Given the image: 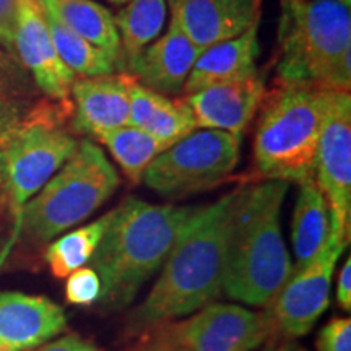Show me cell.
<instances>
[{
    "label": "cell",
    "mask_w": 351,
    "mask_h": 351,
    "mask_svg": "<svg viewBox=\"0 0 351 351\" xmlns=\"http://www.w3.org/2000/svg\"><path fill=\"white\" fill-rule=\"evenodd\" d=\"M236 195L238 189L191 215L161 265L160 278L132 313L130 333L142 335L194 314L221 295Z\"/></svg>",
    "instance_id": "cell-1"
},
{
    "label": "cell",
    "mask_w": 351,
    "mask_h": 351,
    "mask_svg": "<svg viewBox=\"0 0 351 351\" xmlns=\"http://www.w3.org/2000/svg\"><path fill=\"white\" fill-rule=\"evenodd\" d=\"M288 189L285 181H261L238 189L223 283V293L231 300L270 306L291 276V257L280 225Z\"/></svg>",
    "instance_id": "cell-2"
},
{
    "label": "cell",
    "mask_w": 351,
    "mask_h": 351,
    "mask_svg": "<svg viewBox=\"0 0 351 351\" xmlns=\"http://www.w3.org/2000/svg\"><path fill=\"white\" fill-rule=\"evenodd\" d=\"M194 207L156 205L135 197L109 212L103 239L90 258L101 280V304L121 309L161 269Z\"/></svg>",
    "instance_id": "cell-3"
},
{
    "label": "cell",
    "mask_w": 351,
    "mask_h": 351,
    "mask_svg": "<svg viewBox=\"0 0 351 351\" xmlns=\"http://www.w3.org/2000/svg\"><path fill=\"white\" fill-rule=\"evenodd\" d=\"M275 69V82L350 91L351 7L337 0H280Z\"/></svg>",
    "instance_id": "cell-4"
},
{
    "label": "cell",
    "mask_w": 351,
    "mask_h": 351,
    "mask_svg": "<svg viewBox=\"0 0 351 351\" xmlns=\"http://www.w3.org/2000/svg\"><path fill=\"white\" fill-rule=\"evenodd\" d=\"M332 90L275 82L258 108L254 163L262 181L302 182L314 161Z\"/></svg>",
    "instance_id": "cell-5"
},
{
    "label": "cell",
    "mask_w": 351,
    "mask_h": 351,
    "mask_svg": "<svg viewBox=\"0 0 351 351\" xmlns=\"http://www.w3.org/2000/svg\"><path fill=\"white\" fill-rule=\"evenodd\" d=\"M119 184L104 152L91 140H82L67 163L16 215V234L33 245L49 243L103 207Z\"/></svg>",
    "instance_id": "cell-6"
},
{
    "label": "cell",
    "mask_w": 351,
    "mask_h": 351,
    "mask_svg": "<svg viewBox=\"0 0 351 351\" xmlns=\"http://www.w3.org/2000/svg\"><path fill=\"white\" fill-rule=\"evenodd\" d=\"M243 137L225 130L197 129L158 155L145 171L148 189L169 199L217 187L238 168Z\"/></svg>",
    "instance_id": "cell-7"
},
{
    "label": "cell",
    "mask_w": 351,
    "mask_h": 351,
    "mask_svg": "<svg viewBox=\"0 0 351 351\" xmlns=\"http://www.w3.org/2000/svg\"><path fill=\"white\" fill-rule=\"evenodd\" d=\"M69 112L72 108L33 106L28 119L3 147L13 218L75 153L77 138L60 125Z\"/></svg>",
    "instance_id": "cell-8"
},
{
    "label": "cell",
    "mask_w": 351,
    "mask_h": 351,
    "mask_svg": "<svg viewBox=\"0 0 351 351\" xmlns=\"http://www.w3.org/2000/svg\"><path fill=\"white\" fill-rule=\"evenodd\" d=\"M147 332L184 351H254L278 333L269 311L254 313L223 302H210L187 319Z\"/></svg>",
    "instance_id": "cell-9"
},
{
    "label": "cell",
    "mask_w": 351,
    "mask_h": 351,
    "mask_svg": "<svg viewBox=\"0 0 351 351\" xmlns=\"http://www.w3.org/2000/svg\"><path fill=\"white\" fill-rule=\"evenodd\" d=\"M314 179L326 195L332 230L350 243L351 230V93L333 91L314 161Z\"/></svg>",
    "instance_id": "cell-10"
},
{
    "label": "cell",
    "mask_w": 351,
    "mask_h": 351,
    "mask_svg": "<svg viewBox=\"0 0 351 351\" xmlns=\"http://www.w3.org/2000/svg\"><path fill=\"white\" fill-rule=\"evenodd\" d=\"M346 245L348 243L332 230L317 256L302 269L293 270L269 309L276 332L288 339H298L311 332L330 302L333 270Z\"/></svg>",
    "instance_id": "cell-11"
},
{
    "label": "cell",
    "mask_w": 351,
    "mask_h": 351,
    "mask_svg": "<svg viewBox=\"0 0 351 351\" xmlns=\"http://www.w3.org/2000/svg\"><path fill=\"white\" fill-rule=\"evenodd\" d=\"M15 54L44 95L60 103H69L77 75L57 54L41 0H20Z\"/></svg>",
    "instance_id": "cell-12"
},
{
    "label": "cell",
    "mask_w": 351,
    "mask_h": 351,
    "mask_svg": "<svg viewBox=\"0 0 351 351\" xmlns=\"http://www.w3.org/2000/svg\"><path fill=\"white\" fill-rule=\"evenodd\" d=\"M262 72L213 85L184 96L197 124V129L225 130L239 135L247 130L265 95Z\"/></svg>",
    "instance_id": "cell-13"
},
{
    "label": "cell",
    "mask_w": 351,
    "mask_h": 351,
    "mask_svg": "<svg viewBox=\"0 0 351 351\" xmlns=\"http://www.w3.org/2000/svg\"><path fill=\"white\" fill-rule=\"evenodd\" d=\"M171 21L200 49L243 34L261 20L262 0H168Z\"/></svg>",
    "instance_id": "cell-14"
},
{
    "label": "cell",
    "mask_w": 351,
    "mask_h": 351,
    "mask_svg": "<svg viewBox=\"0 0 351 351\" xmlns=\"http://www.w3.org/2000/svg\"><path fill=\"white\" fill-rule=\"evenodd\" d=\"M202 51L169 21L163 36L143 47L122 70L140 85L169 98L181 93Z\"/></svg>",
    "instance_id": "cell-15"
},
{
    "label": "cell",
    "mask_w": 351,
    "mask_h": 351,
    "mask_svg": "<svg viewBox=\"0 0 351 351\" xmlns=\"http://www.w3.org/2000/svg\"><path fill=\"white\" fill-rule=\"evenodd\" d=\"M65 328L64 309L49 298L0 291V351H32Z\"/></svg>",
    "instance_id": "cell-16"
},
{
    "label": "cell",
    "mask_w": 351,
    "mask_h": 351,
    "mask_svg": "<svg viewBox=\"0 0 351 351\" xmlns=\"http://www.w3.org/2000/svg\"><path fill=\"white\" fill-rule=\"evenodd\" d=\"M129 82L127 73L77 78L70 91L75 130L98 140L129 124Z\"/></svg>",
    "instance_id": "cell-17"
},
{
    "label": "cell",
    "mask_w": 351,
    "mask_h": 351,
    "mask_svg": "<svg viewBox=\"0 0 351 351\" xmlns=\"http://www.w3.org/2000/svg\"><path fill=\"white\" fill-rule=\"evenodd\" d=\"M258 25L261 20L249 26L239 36L217 43L202 51L182 88L184 93H197L204 88L238 80L256 72V62L261 52Z\"/></svg>",
    "instance_id": "cell-18"
},
{
    "label": "cell",
    "mask_w": 351,
    "mask_h": 351,
    "mask_svg": "<svg viewBox=\"0 0 351 351\" xmlns=\"http://www.w3.org/2000/svg\"><path fill=\"white\" fill-rule=\"evenodd\" d=\"M129 124L168 145L197 130L194 114L184 99H171L150 88L129 82Z\"/></svg>",
    "instance_id": "cell-19"
},
{
    "label": "cell",
    "mask_w": 351,
    "mask_h": 351,
    "mask_svg": "<svg viewBox=\"0 0 351 351\" xmlns=\"http://www.w3.org/2000/svg\"><path fill=\"white\" fill-rule=\"evenodd\" d=\"M332 232V213L326 195L314 178L300 182L293 213L291 241L296 263L293 270L307 265L320 252Z\"/></svg>",
    "instance_id": "cell-20"
},
{
    "label": "cell",
    "mask_w": 351,
    "mask_h": 351,
    "mask_svg": "<svg viewBox=\"0 0 351 351\" xmlns=\"http://www.w3.org/2000/svg\"><path fill=\"white\" fill-rule=\"evenodd\" d=\"M65 26L111 56L121 69V36L112 13L95 0H41Z\"/></svg>",
    "instance_id": "cell-21"
},
{
    "label": "cell",
    "mask_w": 351,
    "mask_h": 351,
    "mask_svg": "<svg viewBox=\"0 0 351 351\" xmlns=\"http://www.w3.org/2000/svg\"><path fill=\"white\" fill-rule=\"evenodd\" d=\"M168 0H129L114 16L121 36V69L163 32Z\"/></svg>",
    "instance_id": "cell-22"
},
{
    "label": "cell",
    "mask_w": 351,
    "mask_h": 351,
    "mask_svg": "<svg viewBox=\"0 0 351 351\" xmlns=\"http://www.w3.org/2000/svg\"><path fill=\"white\" fill-rule=\"evenodd\" d=\"M43 8L57 54L77 78L112 75L119 70V64L111 56L73 33L49 8L44 5Z\"/></svg>",
    "instance_id": "cell-23"
},
{
    "label": "cell",
    "mask_w": 351,
    "mask_h": 351,
    "mask_svg": "<svg viewBox=\"0 0 351 351\" xmlns=\"http://www.w3.org/2000/svg\"><path fill=\"white\" fill-rule=\"evenodd\" d=\"M98 142L108 148L132 184L142 182L145 171L153 160L169 148L161 140L130 124L108 132L98 138Z\"/></svg>",
    "instance_id": "cell-24"
},
{
    "label": "cell",
    "mask_w": 351,
    "mask_h": 351,
    "mask_svg": "<svg viewBox=\"0 0 351 351\" xmlns=\"http://www.w3.org/2000/svg\"><path fill=\"white\" fill-rule=\"evenodd\" d=\"M109 217L111 215L108 212L96 221L88 223L69 234L60 236L59 239L47 245L44 258L56 278H65L73 270L80 269L86 262H90L106 232Z\"/></svg>",
    "instance_id": "cell-25"
},
{
    "label": "cell",
    "mask_w": 351,
    "mask_h": 351,
    "mask_svg": "<svg viewBox=\"0 0 351 351\" xmlns=\"http://www.w3.org/2000/svg\"><path fill=\"white\" fill-rule=\"evenodd\" d=\"M34 95V82L20 59L0 49V98L28 101Z\"/></svg>",
    "instance_id": "cell-26"
},
{
    "label": "cell",
    "mask_w": 351,
    "mask_h": 351,
    "mask_svg": "<svg viewBox=\"0 0 351 351\" xmlns=\"http://www.w3.org/2000/svg\"><path fill=\"white\" fill-rule=\"evenodd\" d=\"M65 283V300L75 306H91L101 298V280L91 267L73 270Z\"/></svg>",
    "instance_id": "cell-27"
},
{
    "label": "cell",
    "mask_w": 351,
    "mask_h": 351,
    "mask_svg": "<svg viewBox=\"0 0 351 351\" xmlns=\"http://www.w3.org/2000/svg\"><path fill=\"white\" fill-rule=\"evenodd\" d=\"M32 109L29 101L0 98V148L5 147L15 132L23 125Z\"/></svg>",
    "instance_id": "cell-28"
},
{
    "label": "cell",
    "mask_w": 351,
    "mask_h": 351,
    "mask_svg": "<svg viewBox=\"0 0 351 351\" xmlns=\"http://www.w3.org/2000/svg\"><path fill=\"white\" fill-rule=\"evenodd\" d=\"M319 351H351V320L348 317L330 319L317 339Z\"/></svg>",
    "instance_id": "cell-29"
},
{
    "label": "cell",
    "mask_w": 351,
    "mask_h": 351,
    "mask_svg": "<svg viewBox=\"0 0 351 351\" xmlns=\"http://www.w3.org/2000/svg\"><path fill=\"white\" fill-rule=\"evenodd\" d=\"M20 0H0V47L15 54V34L19 26Z\"/></svg>",
    "instance_id": "cell-30"
},
{
    "label": "cell",
    "mask_w": 351,
    "mask_h": 351,
    "mask_svg": "<svg viewBox=\"0 0 351 351\" xmlns=\"http://www.w3.org/2000/svg\"><path fill=\"white\" fill-rule=\"evenodd\" d=\"M32 351H101L99 348L91 343V341H86L80 339L78 335H65L62 339L49 341V343H44L38 348Z\"/></svg>",
    "instance_id": "cell-31"
},
{
    "label": "cell",
    "mask_w": 351,
    "mask_h": 351,
    "mask_svg": "<svg viewBox=\"0 0 351 351\" xmlns=\"http://www.w3.org/2000/svg\"><path fill=\"white\" fill-rule=\"evenodd\" d=\"M337 300L346 313L351 311V258H346L345 265L341 267L339 283H337Z\"/></svg>",
    "instance_id": "cell-32"
},
{
    "label": "cell",
    "mask_w": 351,
    "mask_h": 351,
    "mask_svg": "<svg viewBox=\"0 0 351 351\" xmlns=\"http://www.w3.org/2000/svg\"><path fill=\"white\" fill-rule=\"evenodd\" d=\"M130 351H184L169 341L161 339V337L155 335L152 332L142 333V339L135 343L134 348Z\"/></svg>",
    "instance_id": "cell-33"
},
{
    "label": "cell",
    "mask_w": 351,
    "mask_h": 351,
    "mask_svg": "<svg viewBox=\"0 0 351 351\" xmlns=\"http://www.w3.org/2000/svg\"><path fill=\"white\" fill-rule=\"evenodd\" d=\"M7 213H12L10 184H8L5 153H3V148H0V217Z\"/></svg>",
    "instance_id": "cell-34"
},
{
    "label": "cell",
    "mask_w": 351,
    "mask_h": 351,
    "mask_svg": "<svg viewBox=\"0 0 351 351\" xmlns=\"http://www.w3.org/2000/svg\"><path fill=\"white\" fill-rule=\"evenodd\" d=\"M5 245H7V238H5V231L3 228L0 226V262H2L3 257V251H5Z\"/></svg>",
    "instance_id": "cell-35"
},
{
    "label": "cell",
    "mask_w": 351,
    "mask_h": 351,
    "mask_svg": "<svg viewBox=\"0 0 351 351\" xmlns=\"http://www.w3.org/2000/svg\"><path fill=\"white\" fill-rule=\"evenodd\" d=\"M283 351H306V350L301 348V346H298V345L285 343V345H283Z\"/></svg>",
    "instance_id": "cell-36"
},
{
    "label": "cell",
    "mask_w": 351,
    "mask_h": 351,
    "mask_svg": "<svg viewBox=\"0 0 351 351\" xmlns=\"http://www.w3.org/2000/svg\"><path fill=\"white\" fill-rule=\"evenodd\" d=\"M261 351H283V345H276V343H271V345H267L265 348H262Z\"/></svg>",
    "instance_id": "cell-37"
},
{
    "label": "cell",
    "mask_w": 351,
    "mask_h": 351,
    "mask_svg": "<svg viewBox=\"0 0 351 351\" xmlns=\"http://www.w3.org/2000/svg\"><path fill=\"white\" fill-rule=\"evenodd\" d=\"M109 2H112V3H119V5H125V3L129 2V0H109Z\"/></svg>",
    "instance_id": "cell-38"
},
{
    "label": "cell",
    "mask_w": 351,
    "mask_h": 351,
    "mask_svg": "<svg viewBox=\"0 0 351 351\" xmlns=\"http://www.w3.org/2000/svg\"><path fill=\"white\" fill-rule=\"evenodd\" d=\"M337 2H341V3H345V5L351 7V0H337Z\"/></svg>",
    "instance_id": "cell-39"
}]
</instances>
